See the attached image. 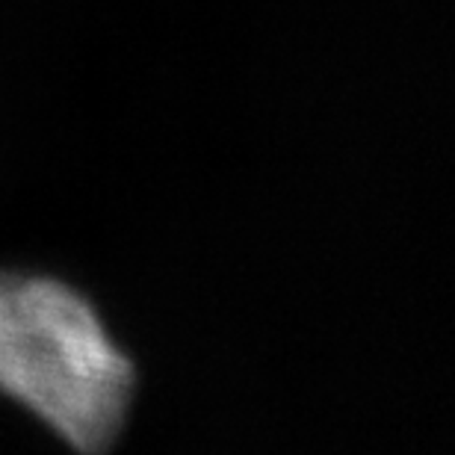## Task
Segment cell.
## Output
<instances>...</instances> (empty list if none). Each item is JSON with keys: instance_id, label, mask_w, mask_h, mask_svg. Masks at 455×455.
Segmentation results:
<instances>
[{"instance_id": "obj_1", "label": "cell", "mask_w": 455, "mask_h": 455, "mask_svg": "<svg viewBox=\"0 0 455 455\" xmlns=\"http://www.w3.org/2000/svg\"><path fill=\"white\" fill-rule=\"evenodd\" d=\"M0 390L71 447L101 452L122 432L133 370L71 290L0 278Z\"/></svg>"}]
</instances>
